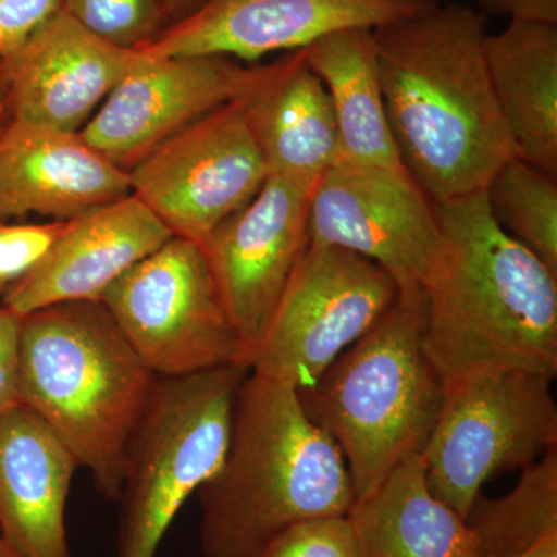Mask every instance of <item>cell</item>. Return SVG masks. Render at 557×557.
Returning <instances> with one entry per match:
<instances>
[{"instance_id": "cell-1", "label": "cell", "mask_w": 557, "mask_h": 557, "mask_svg": "<svg viewBox=\"0 0 557 557\" xmlns=\"http://www.w3.org/2000/svg\"><path fill=\"white\" fill-rule=\"evenodd\" d=\"M485 21L461 3L373 30L381 89L405 170L434 205L485 193L518 159L485 60Z\"/></svg>"}, {"instance_id": "cell-2", "label": "cell", "mask_w": 557, "mask_h": 557, "mask_svg": "<svg viewBox=\"0 0 557 557\" xmlns=\"http://www.w3.org/2000/svg\"><path fill=\"white\" fill-rule=\"evenodd\" d=\"M435 211L442 249L423 288V343L440 376H556V274L498 225L485 193Z\"/></svg>"}, {"instance_id": "cell-3", "label": "cell", "mask_w": 557, "mask_h": 557, "mask_svg": "<svg viewBox=\"0 0 557 557\" xmlns=\"http://www.w3.org/2000/svg\"><path fill=\"white\" fill-rule=\"evenodd\" d=\"M203 557H258L304 520L347 516L343 454L296 388L249 372L234 405L222 467L197 491Z\"/></svg>"}, {"instance_id": "cell-4", "label": "cell", "mask_w": 557, "mask_h": 557, "mask_svg": "<svg viewBox=\"0 0 557 557\" xmlns=\"http://www.w3.org/2000/svg\"><path fill=\"white\" fill-rule=\"evenodd\" d=\"M157 381L101 300L21 318L20 403L65 443L109 500H120L127 449Z\"/></svg>"}, {"instance_id": "cell-5", "label": "cell", "mask_w": 557, "mask_h": 557, "mask_svg": "<svg viewBox=\"0 0 557 557\" xmlns=\"http://www.w3.org/2000/svg\"><path fill=\"white\" fill-rule=\"evenodd\" d=\"M443 379L423 343V293L398 295L309 391L311 420L338 445L355 498L380 485L398 465L421 456L437 421Z\"/></svg>"}, {"instance_id": "cell-6", "label": "cell", "mask_w": 557, "mask_h": 557, "mask_svg": "<svg viewBox=\"0 0 557 557\" xmlns=\"http://www.w3.org/2000/svg\"><path fill=\"white\" fill-rule=\"evenodd\" d=\"M249 370L159 379L127 449L116 557H156L180 509L222 467Z\"/></svg>"}, {"instance_id": "cell-7", "label": "cell", "mask_w": 557, "mask_h": 557, "mask_svg": "<svg viewBox=\"0 0 557 557\" xmlns=\"http://www.w3.org/2000/svg\"><path fill=\"white\" fill-rule=\"evenodd\" d=\"M555 376L500 370L443 381V401L421 458L429 490L467 520L487 480L557 448Z\"/></svg>"}, {"instance_id": "cell-8", "label": "cell", "mask_w": 557, "mask_h": 557, "mask_svg": "<svg viewBox=\"0 0 557 557\" xmlns=\"http://www.w3.org/2000/svg\"><path fill=\"white\" fill-rule=\"evenodd\" d=\"M101 302L159 379L247 368L207 252L196 242L172 236L113 282Z\"/></svg>"}, {"instance_id": "cell-9", "label": "cell", "mask_w": 557, "mask_h": 557, "mask_svg": "<svg viewBox=\"0 0 557 557\" xmlns=\"http://www.w3.org/2000/svg\"><path fill=\"white\" fill-rule=\"evenodd\" d=\"M397 282L372 260L311 244L287 287L249 372L309 391L397 302Z\"/></svg>"}, {"instance_id": "cell-10", "label": "cell", "mask_w": 557, "mask_h": 557, "mask_svg": "<svg viewBox=\"0 0 557 557\" xmlns=\"http://www.w3.org/2000/svg\"><path fill=\"white\" fill-rule=\"evenodd\" d=\"M269 175L240 98L178 132L129 171L132 194L172 236L201 247Z\"/></svg>"}, {"instance_id": "cell-11", "label": "cell", "mask_w": 557, "mask_h": 557, "mask_svg": "<svg viewBox=\"0 0 557 557\" xmlns=\"http://www.w3.org/2000/svg\"><path fill=\"white\" fill-rule=\"evenodd\" d=\"M309 242L372 260L399 295H418L437 263L442 231L435 205L409 174L338 163L314 186Z\"/></svg>"}, {"instance_id": "cell-12", "label": "cell", "mask_w": 557, "mask_h": 557, "mask_svg": "<svg viewBox=\"0 0 557 557\" xmlns=\"http://www.w3.org/2000/svg\"><path fill=\"white\" fill-rule=\"evenodd\" d=\"M317 183L269 175L259 193L203 244L248 369L288 278L309 247Z\"/></svg>"}, {"instance_id": "cell-13", "label": "cell", "mask_w": 557, "mask_h": 557, "mask_svg": "<svg viewBox=\"0 0 557 557\" xmlns=\"http://www.w3.org/2000/svg\"><path fill=\"white\" fill-rule=\"evenodd\" d=\"M435 0H201L139 47L145 57H222L258 61L298 51L332 33L379 30L435 5Z\"/></svg>"}, {"instance_id": "cell-14", "label": "cell", "mask_w": 557, "mask_h": 557, "mask_svg": "<svg viewBox=\"0 0 557 557\" xmlns=\"http://www.w3.org/2000/svg\"><path fill=\"white\" fill-rule=\"evenodd\" d=\"M259 70L222 57L141 53L79 134L115 166L129 172L178 132L244 97Z\"/></svg>"}, {"instance_id": "cell-15", "label": "cell", "mask_w": 557, "mask_h": 557, "mask_svg": "<svg viewBox=\"0 0 557 557\" xmlns=\"http://www.w3.org/2000/svg\"><path fill=\"white\" fill-rule=\"evenodd\" d=\"M172 237L134 194L67 220L27 273L2 293L16 317L69 302L101 300L113 282Z\"/></svg>"}, {"instance_id": "cell-16", "label": "cell", "mask_w": 557, "mask_h": 557, "mask_svg": "<svg viewBox=\"0 0 557 557\" xmlns=\"http://www.w3.org/2000/svg\"><path fill=\"white\" fill-rule=\"evenodd\" d=\"M141 60L106 42L61 10L5 58L13 119L79 132Z\"/></svg>"}, {"instance_id": "cell-17", "label": "cell", "mask_w": 557, "mask_h": 557, "mask_svg": "<svg viewBox=\"0 0 557 557\" xmlns=\"http://www.w3.org/2000/svg\"><path fill=\"white\" fill-rule=\"evenodd\" d=\"M131 194L129 172L79 132L13 120L0 134V219L72 220Z\"/></svg>"}, {"instance_id": "cell-18", "label": "cell", "mask_w": 557, "mask_h": 557, "mask_svg": "<svg viewBox=\"0 0 557 557\" xmlns=\"http://www.w3.org/2000/svg\"><path fill=\"white\" fill-rule=\"evenodd\" d=\"M78 460L27 406L0 416V536L20 557H70L67 502Z\"/></svg>"}, {"instance_id": "cell-19", "label": "cell", "mask_w": 557, "mask_h": 557, "mask_svg": "<svg viewBox=\"0 0 557 557\" xmlns=\"http://www.w3.org/2000/svg\"><path fill=\"white\" fill-rule=\"evenodd\" d=\"M240 100L270 175L317 183L338 163L332 102L304 49L260 67Z\"/></svg>"}, {"instance_id": "cell-20", "label": "cell", "mask_w": 557, "mask_h": 557, "mask_svg": "<svg viewBox=\"0 0 557 557\" xmlns=\"http://www.w3.org/2000/svg\"><path fill=\"white\" fill-rule=\"evenodd\" d=\"M483 49L516 156L556 177L557 25L509 21Z\"/></svg>"}, {"instance_id": "cell-21", "label": "cell", "mask_w": 557, "mask_h": 557, "mask_svg": "<svg viewBox=\"0 0 557 557\" xmlns=\"http://www.w3.org/2000/svg\"><path fill=\"white\" fill-rule=\"evenodd\" d=\"M347 518L361 557H475L471 528L429 490L421 456L355 498Z\"/></svg>"}, {"instance_id": "cell-22", "label": "cell", "mask_w": 557, "mask_h": 557, "mask_svg": "<svg viewBox=\"0 0 557 557\" xmlns=\"http://www.w3.org/2000/svg\"><path fill=\"white\" fill-rule=\"evenodd\" d=\"M304 51L332 102L338 163L408 174L388 126L373 30L332 33Z\"/></svg>"}, {"instance_id": "cell-23", "label": "cell", "mask_w": 557, "mask_h": 557, "mask_svg": "<svg viewBox=\"0 0 557 557\" xmlns=\"http://www.w3.org/2000/svg\"><path fill=\"white\" fill-rule=\"evenodd\" d=\"M467 523L475 557H516L557 533V448L523 468L518 485L505 496L480 494Z\"/></svg>"}, {"instance_id": "cell-24", "label": "cell", "mask_w": 557, "mask_h": 557, "mask_svg": "<svg viewBox=\"0 0 557 557\" xmlns=\"http://www.w3.org/2000/svg\"><path fill=\"white\" fill-rule=\"evenodd\" d=\"M498 225L557 276V183L527 161H508L485 190Z\"/></svg>"}, {"instance_id": "cell-25", "label": "cell", "mask_w": 557, "mask_h": 557, "mask_svg": "<svg viewBox=\"0 0 557 557\" xmlns=\"http://www.w3.org/2000/svg\"><path fill=\"white\" fill-rule=\"evenodd\" d=\"M62 10L98 38L132 50L156 38L170 17L161 0H62Z\"/></svg>"}, {"instance_id": "cell-26", "label": "cell", "mask_w": 557, "mask_h": 557, "mask_svg": "<svg viewBox=\"0 0 557 557\" xmlns=\"http://www.w3.org/2000/svg\"><path fill=\"white\" fill-rule=\"evenodd\" d=\"M258 557H361L347 516L304 520L271 539Z\"/></svg>"}, {"instance_id": "cell-27", "label": "cell", "mask_w": 557, "mask_h": 557, "mask_svg": "<svg viewBox=\"0 0 557 557\" xmlns=\"http://www.w3.org/2000/svg\"><path fill=\"white\" fill-rule=\"evenodd\" d=\"M67 220L50 223H13L0 219V295L38 262Z\"/></svg>"}, {"instance_id": "cell-28", "label": "cell", "mask_w": 557, "mask_h": 557, "mask_svg": "<svg viewBox=\"0 0 557 557\" xmlns=\"http://www.w3.org/2000/svg\"><path fill=\"white\" fill-rule=\"evenodd\" d=\"M62 10V0H0V60L24 46Z\"/></svg>"}, {"instance_id": "cell-29", "label": "cell", "mask_w": 557, "mask_h": 557, "mask_svg": "<svg viewBox=\"0 0 557 557\" xmlns=\"http://www.w3.org/2000/svg\"><path fill=\"white\" fill-rule=\"evenodd\" d=\"M21 318L0 306V416L21 405L17 395Z\"/></svg>"}, {"instance_id": "cell-30", "label": "cell", "mask_w": 557, "mask_h": 557, "mask_svg": "<svg viewBox=\"0 0 557 557\" xmlns=\"http://www.w3.org/2000/svg\"><path fill=\"white\" fill-rule=\"evenodd\" d=\"M479 3L485 13L509 21L557 25V0H479Z\"/></svg>"}, {"instance_id": "cell-31", "label": "cell", "mask_w": 557, "mask_h": 557, "mask_svg": "<svg viewBox=\"0 0 557 557\" xmlns=\"http://www.w3.org/2000/svg\"><path fill=\"white\" fill-rule=\"evenodd\" d=\"M13 120L9 76H7V70L5 65H3V61L0 60V134L9 127V124Z\"/></svg>"}, {"instance_id": "cell-32", "label": "cell", "mask_w": 557, "mask_h": 557, "mask_svg": "<svg viewBox=\"0 0 557 557\" xmlns=\"http://www.w3.org/2000/svg\"><path fill=\"white\" fill-rule=\"evenodd\" d=\"M516 557H557V533L547 534L534 547Z\"/></svg>"}, {"instance_id": "cell-33", "label": "cell", "mask_w": 557, "mask_h": 557, "mask_svg": "<svg viewBox=\"0 0 557 557\" xmlns=\"http://www.w3.org/2000/svg\"><path fill=\"white\" fill-rule=\"evenodd\" d=\"M201 0H161V5L166 10L168 16L183 17L188 14L190 10L196 9Z\"/></svg>"}, {"instance_id": "cell-34", "label": "cell", "mask_w": 557, "mask_h": 557, "mask_svg": "<svg viewBox=\"0 0 557 557\" xmlns=\"http://www.w3.org/2000/svg\"><path fill=\"white\" fill-rule=\"evenodd\" d=\"M0 557H20L9 547V544L3 541L2 536H0Z\"/></svg>"}]
</instances>
